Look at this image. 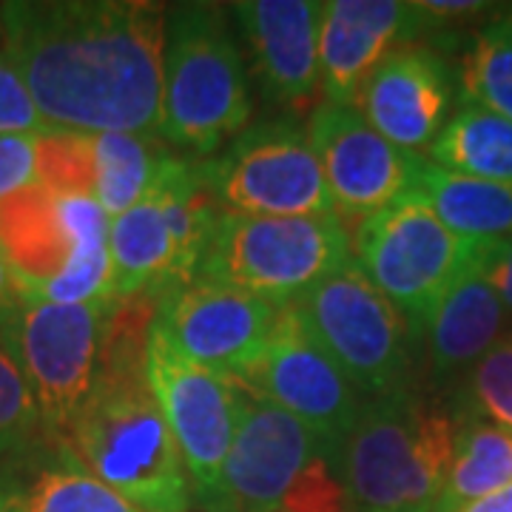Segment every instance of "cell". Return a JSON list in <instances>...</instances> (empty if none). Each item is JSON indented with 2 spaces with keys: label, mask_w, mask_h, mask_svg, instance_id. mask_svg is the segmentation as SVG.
Masks as SVG:
<instances>
[{
  "label": "cell",
  "mask_w": 512,
  "mask_h": 512,
  "mask_svg": "<svg viewBox=\"0 0 512 512\" xmlns=\"http://www.w3.org/2000/svg\"><path fill=\"white\" fill-rule=\"evenodd\" d=\"M0 512H23L18 487L6 470H0Z\"/></svg>",
  "instance_id": "37"
},
{
  "label": "cell",
  "mask_w": 512,
  "mask_h": 512,
  "mask_svg": "<svg viewBox=\"0 0 512 512\" xmlns=\"http://www.w3.org/2000/svg\"><path fill=\"white\" fill-rule=\"evenodd\" d=\"M228 18L242 29L262 94L282 109H305L319 92L322 3L242 0Z\"/></svg>",
  "instance_id": "18"
},
{
  "label": "cell",
  "mask_w": 512,
  "mask_h": 512,
  "mask_svg": "<svg viewBox=\"0 0 512 512\" xmlns=\"http://www.w3.org/2000/svg\"><path fill=\"white\" fill-rule=\"evenodd\" d=\"M453 416H467L512 433V339L495 342L456 384Z\"/></svg>",
  "instance_id": "27"
},
{
  "label": "cell",
  "mask_w": 512,
  "mask_h": 512,
  "mask_svg": "<svg viewBox=\"0 0 512 512\" xmlns=\"http://www.w3.org/2000/svg\"><path fill=\"white\" fill-rule=\"evenodd\" d=\"M410 194L456 237L470 242L512 237V185L453 174L424 157Z\"/></svg>",
  "instance_id": "21"
},
{
  "label": "cell",
  "mask_w": 512,
  "mask_h": 512,
  "mask_svg": "<svg viewBox=\"0 0 512 512\" xmlns=\"http://www.w3.org/2000/svg\"><path fill=\"white\" fill-rule=\"evenodd\" d=\"M473 265L478 268V274L490 282V288L501 299L507 316H512V237L476 242Z\"/></svg>",
  "instance_id": "33"
},
{
  "label": "cell",
  "mask_w": 512,
  "mask_h": 512,
  "mask_svg": "<svg viewBox=\"0 0 512 512\" xmlns=\"http://www.w3.org/2000/svg\"><path fill=\"white\" fill-rule=\"evenodd\" d=\"M353 262L342 217H251L222 208L197 279L291 305Z\"/></svg>",
  "instance_id": "7"
},
{
  "label": "cell",
  "mask_w": 512,
  "mask_h": 512,
  "mask_svg": "<svg viewBox=\"0 0 512 512\" xmlns=\"http://www.w3.org/2000/svg\"><path fill=\"white\" fill-rule=\"evenodd\" d=\"M456 100V77L444 57L410 43L384 57L359 92V114L387 143L410 154L430 151L447 126Z\"/></svg>",
  "instance_id": "17"
},
{
  "label": "cell",
  "mask_w": 512,
  "mask_h": 512,
  "mask_svg": "<svg viewBox=\"0 0 512 512\" xmlns=\"http://www.w3.org/2000/svg\"><path fill=\"white\" fill-rule=\"evenodd\" d=\"M510 339H512V333H510Z\"/></svg>",
  "instance_id": "38"
},
{
  "label": "cell",
  "mask_w": 512,
  "mask_h": 512,
  "mask_svg": "<svg viewBox=\"0 0 512 512\" xmlns=\"http://www.w3.org/2000/svg\"><path fill=\"white\" fill-rule=\"evenodd\" d=\"M114 305H60L23 293L0 322V348L18 365L46 439H63L92 399Z\"/></svg>",
  "instance_id": "6"
},
{
  "label": "cell",
  "mask_w": 512,
  "mask_h": 512,
  "mask_svg": "<svg viewBox=\"0 0 512 512\" xmlns=\"http://www.w3.org/2000/svg\"><path fill=\"white\" fill-rule=\"evenodd\" d=\"M279 512H350L348 495L325 456H316L293 478Z\"/></svg>",
  "instance_id": "30"
},
{
  "label": "cell",
  "mask_w": 512,
  "mask_h": 512,
  "mask_svg": "<svg viewBox=\"0 0 512 512\" xmlns=\"http://www.w3.org/2000/svg\"><path fill=\"white\" fill-rule=\"evenodd\" d=\"M419 9L424 12V18L430 20V26H439V23H450V20L476 18L484 9H493V6L481 3V0H421Z\"/></svg>",
  "instance_id": "34"
},
{
  "label": "cell",
  "mask_w": 512,
  "mask_h": 512,
  "mask_svg": "<svg viewBox=\"0 0 512 512\" xmlns=\"http://www.w3.org/2000/svg\"><path fill=\"white\" fill-rule=\"evenodd\" d=\"M282 305L211 279L160 293L151 333L194 365L239 379L274 336Z\"/></svg>",
  "instance_id": "12"
},
{
  "label": "cell",
  "mask_w": 512,
  "mask_h": 512,
  "mask_svg": "<svg viewBox=\"0 0 512 512\" xmlns=\"http://www.w3.org/2000/svg\"><path fill=\"white\" fill-rule=\"evenodd\" d=\"M43 424L37 416L35 399L20 376L18 365L0 348V467L26 456L40 444Z\"/></svg>",
  "instance_id": "29"
},
{
  "label": "cell",
  "mask_w": 512,
  "mask_h": 512,
  "mask_svg": "<svg viewBox=\"0 0 512 512\" xmlns=\"http://www.w3.org/2000/svg\"><path fill=\"white\" fill-rule=\"evenodd\" d=\"M237 382L302 421L319 439L328 461L367 402L365 393L299 325L291 305L282 308L271 342Z\"/></svg>",
  "instance_id": "13"
},
{
  "label": "cell",
  "mask_w": 512,
  "mask_h": 512,
  "mask_svg": "<svg viewBox=\"0 0 512 512\" xmlns=\"http://www.w3.org/2000/svg\"><path fill=\"white\" fill-rule=\"evenodd\" d=\"M202 177L225 211L251 217H339L308 128L291 120L245 126L202 163Z\"/></svg>",
  "instance_id": "10"
},
{
  "label": "cell",
  "mask_w": 512,
  "mask_h": 512,
  "mask_svg": "<svg viewBox=\"0 0 512 512\" xmlns=\"http://www.w3.org/2000/svg\"><path fill=\"white\" fill-rule=\"evenodd\" d=\"M94 200L109 220L126 214L148 194L171 154L151 134H92Z\"/></svg>",
  "instance_id": "25"
},
{
  "label": "cell",
  "mask_w": 512,
  "mask_h": 512,
  "mask_svg": "<svg viewBox=\"0 0 512 512\" xmlns=\"http://www.w3.org/2000/svg\"><path fill=\"white\" fill-rule=\"evenodd\" d=\"M163 3H0V46L49 131L151 134L163 117Z\"/></svg>",
  "instance_id": "1"
},
{
  "label": "cell",
  "mask_w": 512,
  "mask_h": 512,
  "mask_svg": "<svg viewBox=\"0 0 512 512\" xmlns=\"http://www.w3.org/2000/svg\"><path fill=\"white\" fill-rule=\"evenodd\" d=\"M291 311L367 399L410 390L419 342L356 259L293 299Z\"/></svg>",
  "instance_id": "8"
},
{
  "label": "cell",
  "mask_w": 512,
  "mask_h": 512,
  "mask_svg": "<svg viewBox=\"0 0 512 512\" xmlns=\"http://www.w3.org/2000/svg\"><path fill=\"white\" fill-rule=\"evenodd\" d=\"M461 103L512 120V9L498 12L473 37L458 72Z\"/></svg>",
  "instance_id": "26"
},
{
  "label": "cell",
  "mask_w": 512,
  "mask_h": 512,
  "mask_svg": "<svg viewBox=\"0 0 512 512\" xmlns=\"http://www.w3.org/2000/svg\"><path fill=\"white\" fill-rule=\"evenodd\" d=\"M23 293L26 291H23V285L18 282V276L9 268L6 256L0 254V322L12 313V308L18 305Z\"/></svg>",
  "instance_id": "35"
},
{
  "label": "cell",
  "mask_w": 512,
  "mask_h": 512,
  "mask_svg": "<svg viewBox=\"0 0 512 512\" xmlns=\"http://www.w3.org/2000/svg\"><path fill=\"white\" fill-rule=\"evenodd\" d=\"M308 140L336 214L359 222L410 194L424 160L387 143L356 106L322 103L308 120Z\"/></svg>",
  "instance_id": "14"
},
{
  "label": "cell",
  "mask_w": 512,
  "mask_h": 512,
  "mask_svg": "<svg viewBox=\"0 0 512 512\" xmlns=\"http://www.w3.org/2000/svg\"><path fill=\"white\" fill-rule=\"evenodd\" d=\"M419 3L330 0L319 23V92L330 106H356L384 57L430 32Z\"/></svg>",
  "instance_id": "16"
},
{
  "label": "cell",
  "mask_w": 512,
  "mask_h": 512,
  "mask_svg": "<svg viewBox=\"0 0 512 512\" xmlns=\"http://www.w3.org/2000/svg\"><path fill=\"white\" fill-rule=\"evenodd\" d=\"M427 154L453 174L512 185V120L461 103Z\"/></svg>",
  "instance_id": "23"
},
{
  "label": "cell",
  "mask_w": 512,
  "mask_h": 512,
  "mask_svg": "<svg viewBox=\"0 0 512 512\" xmlns=\"http://www.w3.org/2000/svg\"><path fill=\"white\" fill-rule=\"evenodd\" d=\"M40 134H0V202L37 183Z\"/></svg>",
  "instance_id": "32"
},
{
  "label": "cell",
  "mask_w": 512,
  "mask_h": 512,
  "mask_svg": "<svg viewBox=\"0 0 512 512\" xmlns=\"http://www.w3.org/2000/svg\"><path fill=\"white\" fill-rule=\"evenodd\" d=\"M453 439L450 407L413 387L367 399L330 461L350 512H436Z\"/></svg>",
  "instance_id": "3"
},
{
  "label": "cell",
  "mask_w": 512,
  "mask_h": 512,
  "mask_svg": "<svg viewBox=\"0 0 512 512\" xmlns=\"http://www.w3.org/2000/svg\"><path fill=\"white\" fill-rule=\"evenodd\" d=\"M242 390V413L222 467L214 512H279L293 478L313 458L325 456V450L291 413L251 393L245 384Z\"/></svg>",
  "instance_id": "15"
},
{
  "label": "cell",
  "mask_w": 512,
  "mask_h": 512,
  "mask_svg": "<svg viewBox=\"0 0 512 512\" xmlns=\"http://www.w3.org/2000/svg\"><path fill=\"white\" fill-rule=\"evenodd\" d=\"M74 237L60 202L43 185H32L0 202V254L26 293H40L66 271Z\"/></svg>",
  "instance_id": "20"
},
{
  "label": "cell",
  "mask_w": 512,
  "mask_h": 512,
  "mask_svg": "<svg viewBox=\"0 0 512 512\" xmlns=\"http://www.w3.org/2000/svg\"><path fill=\"white\" fill-rule=\"evenodd\" d=\"M458 512H512V484L495 490V493L478 498L473 504L461 507Z\"/></svg>",
  "instance_id": "36"
},
{
  "label": "cell",
  "mask_w": 512,
  "mask_h": 512,
  "mask_svg": "<svg viewBox=\"0 0 512 512\" xmlns=\"http://www.w3.org/2000/svg\"><path fill=\"white\" fill-rule=\"evenodd\" d=\"M353 245L359 268L407 319L419 342L430 311L470 265L476 242L456 237L424 202L404 194L359 222Z\"/></svg>",
  "instance_id": "9"
},
{
  "label": "cell",
  "mask_w": 512,
  "mask_h": 512,
  "mask_svg": "<svg viewBox=\"0 0 512 512\" xmlns=\"http://www.w3.org/2000/svg\"><path fill=\"white\" fill-rule=\"evenodd\" d=\"M35 470L9 473L20 493L23 512H143L120 493L94 478L63 441L46 439V450L26 453Z\"/></svg>",
  "instance_id": "22"
},
{
  "label": "cell",
  "mask_w": 512,
  "mask_h": 512,
  "mask_svg": "<svg viewBox=\"0 0 512 512\" xmlns=\"http://www.w3.org/2000/svg\"><path fill=\"white\" fill-rule=\"evenodd\" d=\"M146 379L183 456L194 504L214 512L222 467L242 413V384L177 356L154 333L146 345Z\"/></svg>",
  "instance_id": "11"
},
{
  "label": "cell",
  "mask_w": 512,
  "mask_h": 512,
  "mask_svg": "<svg viewBox=\"0 0 512 512\" xmlns=\"http://www.w3.org/2000/svg\"><path fill=\"white\" fill-rule=\"evenodd\" d=\"M456 439L436 512H458L512 484V433L487 421L453 416Z\"/></svg>",
  "instance_id": "24"
},
{
  "label": "cell",
  "mask_w": 512,
  "mask_h": 512,
  "mask_svg": "<svg viewBox=\"0 0 512 512\" xmlns=\"http://www.w3.org/2000/svg\"><path fill=\"white\" fill-rule=\"evenodd\" d=\"M157 299V293H140L114 305L100 382L60 441L137 510L188 512L194 507L191 481L146 379Z\"/></svg>",
  "instance_id": "2"
},
{
  "label": "cell",
  "mask_w": 512,
  "mask_h": 512,
  "mask_svg": "<svg viewBox=\"0 0 512 512\" xmlns=\"http://www.w3.org/2000/svg\"><path fill=\"white\" fill-rule=\"evenodd\" d=\"M222 205L202 177V163L168 154L148 194L109 228L111 296L165 293L194 282Z\"/></svg>",
  "instance_id": "5"
},
{
  "label": "cell",
  "mask_w": 512,
  "mask_h": 512,
  "mask_svg": "<svg viewBox=\"0 0 512 512\" xmlns=\"http://www.w3.org/2000/svg\"><path fill=\"white\" fill-rule=\"evenodd\" d=\"M507 311L495 296L490 282L470 265L456 276L444 291L436 308L430 311L419 333V345L427 353L430 379L441 387L458 384L467 370L504 339Z\"/></svg>",
  "instance_id": "19"
},
{
  "label": "cell",
  "mask_w": 512,
  "mask_h": 512,
  "mask_svg": "<svg viewBox=\"0 0 512 512\" xmlns=\"http://www.w3.org/2000/svg\"><path fill=\"white\" fill-rule=\"evenodd\" d=\"M49 126L37 114L35 100L20 80L15 63L0 46V134H46Z\"/></svg>",
  "instance_id": "31"
},
{
  "label": "cell",
  "mask_w": 512,
  "mask_h": 512,
  "mask_svg": "<svg viewBox=\"0 0 512 512\" xmlns=\"http://www.w3.org/2000/svg\"><path fill=\"white\" fill-rule=\"evenodd\" d=\"M254 111L231 18L214 3H177L165 15L160 137L183 154L214 157Z\"/></svg>",
  "instance_id": "4"
},
{
  "label": "cell",
  "mask_w": 512,
  "mask_h": 512,
  "mask_svg": "<svg viewBox=\"0 0 512 512\" xmlns=\"http://www.w3.org/2000/svg\"><path fill=\"white\" fill-rule=\"evenodd\" d=\"M37 183L57 197H94L92 134H77V131L40 134Z\"/></svg>",
  "instance_id": "28"
}]
</instances>
